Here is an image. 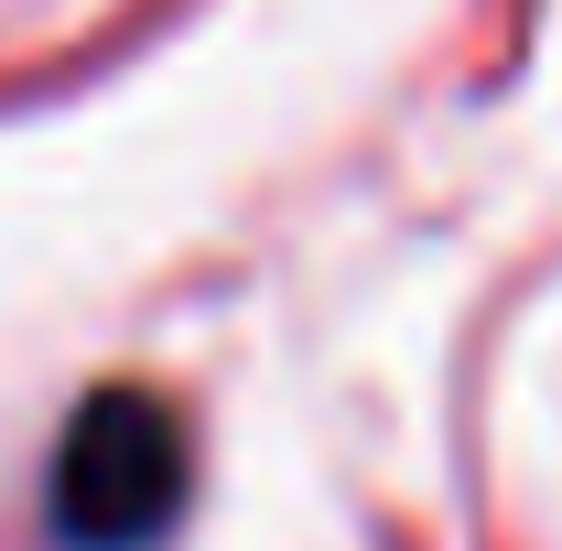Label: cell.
Listing matches in <instances>:
<instances>
[{"mask_svg":"<svg viewBox=\"0 0 562 551\" xmlns=\"http://www.w3.org/2000/svg\"><path fill=\"white\" fill-rule=\"evenodd\" d=\"M184 508V421L151 390H98L55 454V541L66 551H140Z\"/></svg>","mask_w":562,"mask_h":551,"instance_id":"1","label":"cell"}]
</instances>
